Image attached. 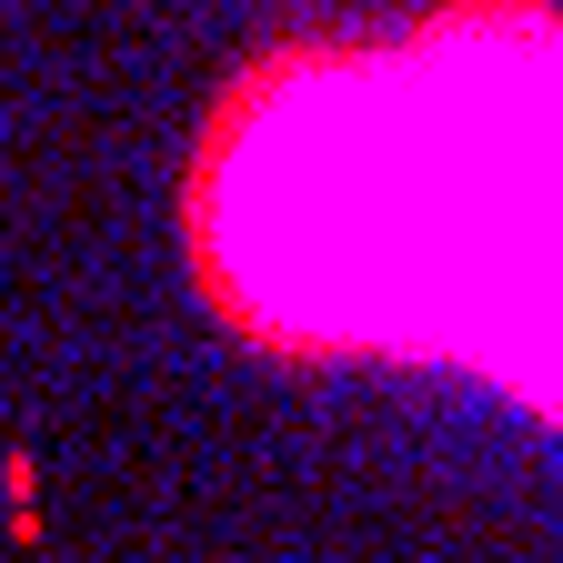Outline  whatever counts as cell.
Instances as JSON below:
<instances>
[{"mask_svg":"<svg viewBox=\"0 0 563 563\" xmlns=\"http://www.w3.org/2000/svg\"><path fill=\"white\" fill-rule=\"evenodd\" d=\"M292 131L322 201L373 211L393 292L463 302V342L563 412V31L412 41Z\"/></svg>","mask_w":563,"mask_h":563,"instance_id":"6da1fadb","label":"cell"}]
</instances>
